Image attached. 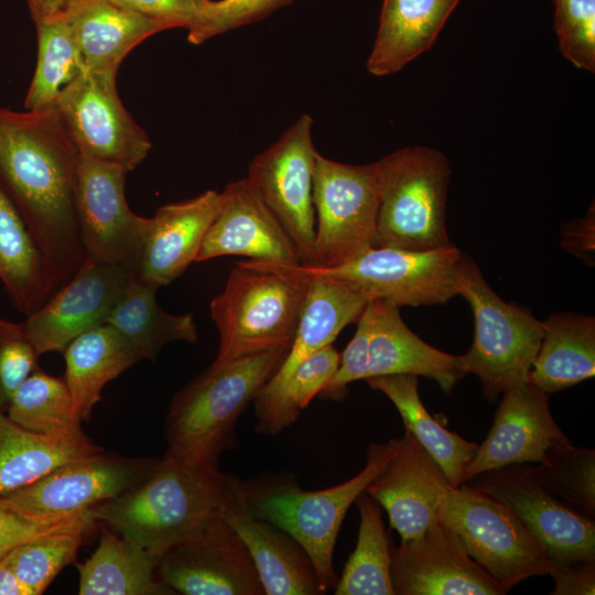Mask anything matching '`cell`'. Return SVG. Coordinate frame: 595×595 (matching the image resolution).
Listing matches in <instances>:
<instances>
[{
  "mask_svg": "<svg viewBox=\"0 0 595 595\" xmlns=\"http://www.w3.org/2000/svg\"><path fill=\"white\" fill-rule=\"evenodd\" d=\"M78 161L55 107H0V183L41 251L55 292L86 258L74 204Z\"/></svg>",
  "mask_w": 595,
  "mask_h": 595,
  "instance_id": "cell-1",
  "label": "cell"
},
{
  "mask_svg": "<svg viewBox=\"0 0 595 595\" xmlns=\"http://www.w3.org/2000/svg\"><path fill=\"white\" fill-rule=\"evenodd\" d=\"M230 478L219 469L196 468L165 454L144 482L93 507L90 515L159 558L221 516Z\"/></svg>",
  "mask_w": 595,
  "mask_h": 595,
  "instance_id": "cell-2",
  "label": "cell"
},
{
  "mask_svg": "<svg viewBox=\"0 0 595 595\" xmlns=\"http://www.w3.org/2000/svg\"><path fill=\"white\" fill-rule=\"evenodd\" d=\"M288 350L275 349L213 361L173 397L164 423L166 455L196 468L219 469L236 446L239 416L272 376Z\"/></svg>",
  "mask_w": 595,
  "mask_h": 595,
  "instance_id": "cell-3",
  "label": "cell"
},
{
  "mask_svg": "<svg viewBox=\"0 0 595 595\" xmlns=\"http://www.w3.org/2000/svg\"><path fill=\"white\" fill-rule=\"evenodd\" d=\"M394 451V439L372 443L361 472L321 490H303L286 476L241 480L242 496L250 512L288 532L305 550L324 594L338 581L333 556L345 515L386 467Z\"/></svg>",
  "mask_w": 595,
  "mask_h": 595,
  "instance_id": "cell-4",
  "label": "cell"
},
{
  "mask_svg": "<svg viewBox=\"0 0 595 595\" xmlns=\"http://www.w3.org/2000/svg\"><path fill=\"white\" fill-rule=\"evenodd\" d=\"M307 285L309 277L300 266L281 268L251 260L238 262L209 306L219 333L215 361L288 350L298 328Z\"/></svg>",
  "mask_w": 595,
  "mask_h": 595,
  "instance_id": "cell-5",
  "label": "cell"
},
{
  "mask_svg": "<svg viewBox=\"0 0 595 595\" xmlns=\"http://www.w3.org/2000/svg\"><path fill=\"white\" fill-rule=\"evenodd\" d=\"M376 246L423 251L451 244L445 224L451 167L432 148H401L376 162Z\"/></svg>",
  "mask_w": 595,
  "mask_h": 595,
  "instance_id": "cell-6",
  "label": "cell"
},
{
  "mask_svg": "<svg viewBox=\"0 0 595 595\" xmlns=\"http://www.w3.org/2000/svg\"><path fill=\"white\" fill-rule=\"evenodd\" d=\"M457 294L474 314V340L457 356L464 376H477L484 397L494 401L505 390L526 383L543 335L542 322L529 309L502 301L477 264L463 257Z\"/></svg>",
  "mask_w": 595,
  "mask_h": 595,
  "instance_id": "cell-7",
  "label": "cell"
},
{
  "mask_svg": "<svg viewBox=\"0 0 595 595\" xmlns=\"http://www.w3.org/2000/svg\"><path fill=\"white\" fill-rule=\"evenodd\" d=\"M397 374L432 379L445 392L463 378L457 356L421 339L402 321L399 307L372 299L357 320L338 368L317 396L340 400L353 381Z\"/></svg>",
  "mask_w": 595,
  "mask_h": 595,
  "instance_id": "cell-8",
  "label": "cell"
},
{
  "mask_svg": "<svg viewBox=\"0 0 595 595\" xmlns=\"http://www.w3.org/2000/svg\"><path fill=\"white\" fill-rule=\"evenodd\" d=\"M437 519L505 594L523 580L549 572L541 544L518 516L470 485H450Z\"/></svg>",
  "mask_w": 595,
  "mask_h": 595,
  "instance_id": "cell-9",
  "label": "cell"
},
{
  "mask_svg": "<svg viewBox=\"0 0 595 595\" xmlns=\"http://www.w3.org/2000/svg\"><path fill=\"white\" fill-rule=\"evenodd\" d=\"M312 195L316 226L310 267H336L376 246L379 209L376 162L340 163L317 152Z\"/></svg>",
  "mask_w": 595,
  "mask_h": 595,
  "instance_id": "cell-10",
  "label": "cell"
},
{
  "mask_svg": "<svg viewBox=\"0 0 595 595\" xmlns=\"http://www.w3.org/2000/svg\"><path fill=\"white\" fill-rule=\"evenodd\" d=\"M463 257L452 242L423 251L370 247L336 267L300 268L307 274L345 281L371 300L400 309L443 304L456 295Z\"/></svg>",
  "mask_w": 595,
  "mask_h": 595,
  "instance_id": "cell-11",
  "label": "cell"
},
{
  "mask_svg": "<svg viewBox=\"0 0 595 595\" xmlns=\"http://www.w3.org/2000/svg\"><path fill=\"white\" fill-rule=\"evenodd\" d=\"M313 119L303 113L250 162L248 184L280 221L300 255L312 266L315 239L313 171L317 151Z\"/></svg>",
  "mask_w": 595,
  "mask_h": 595,
  "instance_id": "cell-12",
  "label": "cell"
},
{
  "mask_svg": "<svg viewBox=\"0 0 595 595\" xmlns=\"http://www.w3.org/2000/svg\"><path fill=\"white\" fill-rule=\"evenodd\" d=\"M128 173L79 153L74 204L86 256L137 273L151 218L130 209L125 195Z\"/></svg>",
  "mask_w": 595,
  "mask_h": 595,
  "instance_id": "cell-13",
  "label": "cell"
},
{
  "mask_svg": "<svg viewBox=\"0 0 595 595\" xmlns=\"http://www.w3.org/2000/svg\"><path fill=\"white\" fill-rule=\"evenodd\" d=\"M116 77L84 71L62 90L55 109L80 154L131 172L152 143L125 108Z\"/></svg>",
  "mask_w": 595,
  "mask_h": 595,
  "instance_id": "cell-14",
  "label": "cell"
},
{
  "mask_svg": "<svg viewBox=\"0 0 595 595\" xmlns=\"http://www.w3.org/2000/svg\"><path fill=\"white\" fill-rule=\"evenodd\" d=\"M472 480V487L518 516L541 544L549 570L554 565L595 561L594 519L575 512L551 494L534 475L532 466L511 464L485 472Z\"/></svg>",
  "mask_w": 595,
  "mask_h": 595,
  "instance_id": "cell-15",
  "label": "cell"
},
{
  "mask_svg": "<svg viewBox=\"0 0 595 595\" xmlns=\"http://www.w3.org/2000/svg\"><path fill=\"white\" fill-rule=\"evenodd\" d=\"M160 461L101 452L63 464L0 501L31 516L77 515L137 487Z\"/></svg>",
  "mask_w": 595,
  "mask_h": 595,
  "instance_id": "cell-16",
  "label": "cell"
},
{
  "mask_svg": "<svg viewBox=\"0 0 595 595\" xmlns=\"http://www.w3.org/2000/svg\"><path fill=\"white\" fill-rule=\"evenodd\" d=\"M156 574L185 595H262L249 551L220 516L196 537L159 556Z\"/></svg>",
  "mask_w": 595,
  "mask_h": 595,
  "instance_id": "cell-17",
  "label": "cell"
},
{
  "mask_svg": "<svg viewBox=\"0 0 595 595\" xmlns=\"http://www.w3.org/2000/svg\"><path fill=\"white\" fill-rule=\"evenodd\" d=\"M131 274L86 256L76 274L28 315L24 323L37 353H63L77 336L105 324Z\"/></svg>",
  "mask_w": 595,
  "mask_h": 595,
  "instance_id": "cell-18",
  "label": "cell"
},
{
  "mask_svg": "<svg viewBox=\"0 0 595 595\" xmlns=\"http://www.w3.org/2000/svg\"><path fill=\"white\" fill-rule=\"evenodd\" d=\"M398 595H501L502 588L439 521L390 548Z\"/></svg>",
  "mask_w": 595,
  "mask_h": 595,
  "instance_id": "cell-19",
  "label": "cell"
},
{
  "mask_svg": "<svg viewBox=\"0 0 595 595\" xmlns=\"http://www.w3.org/2000/svg\"><path fill=\"white\" fill-rule=\"evenodd\" d=\"M221 256H244L270 267L302 266L295 245L246 178L228 183L221 192L195 262Z\"/></svg>",
  "mask_w": 595,
  "mask_h": 595,
  "instance_id": "cell-20",
  "label": "cell"
},
{
  "mask_svg": "<svg viewBox=\"0 0 595 595\" xmlns=\"http://www.w3.org/2000/svg\"><path fill=\"white\" fill-rule=\"evenodd\" d=\"M502 393L487 436L465 466L463 484L507 465L542 463L554 443L570 441L551 414L549 393L529 382Z\"/></svg>",
  "mask_w": 595,
  "mask_h": 595,
  "instance_id": "cell-21",
  "label": "cell"
},
{
  "mask_svg": "<svg viewBox=\"0 0 595 595\" xmlns=\"http://www.w3.org/2000/svg\"><path fill=\"white\" fill-rule=\"evenodd\" d=\"M304 274L309 277V285L293 342L253 400L257 426L269 416L299 365L331 345L345 326L357 322L371 300L367 293L345 281Z\"/></svg>",
  "mask_w": 595,
  "mask_h": 595,
  "instance_id": "cell-22",
  "label": "cell"
},
{
  "mask_svg": "<svg viewBox=\"0 0 595 595\" xmlns=\"http://www.w3.org/2000/svg\"><path fill=\"white\" fill-rule=\"evenodd\" d=\"M394 443L393 456L365 491L383 507L401 540H407L439 521L437 511L451 484L409 431Z\"/></svg>",
  "mask_w": 595,
  "mask_h": 595,
  "instance_id": "cell-23",
  "label": "cell"
},
{
  "mask_svg": "<svg viewBox=\"0 0 595 595\" xmlns=\"http://www.w3.org/2000/svg\"><path fill=\"white\" fill-rule=\"evenodd\" d=\"M221 517L247 547L264 594H324L305 550L288 532L250 512L241 480L235 476L230 478Z\"/></svg>",
  "mask_w": 595,
  "mask_h": 595,
  "instance_id": "cell-24",
  "label": "cell"
},
{
  "mask_svg": "<svg viewBox=\"0 0 595 595\" xmlns=\"http://www.w3.org/2000/svg\"><path fill=\"white\" fill-rule=\"evenodd\" d=\"M221 204V192L207 190L181 202L160 206L151 217L141 263L136 273L160 288L195 262L204 236Z\"/></svg>",
  "mask_w": 595,
  "mask_h": 595,
  "instance_id": "cell-25",
  "label": "cell"
},
{
  "mask_svg": "<svg viewBox=\"0 0 595 595\" xmlns=\"http://www.w3.org/2000/svg\"><path fill=\"white\" fill-rule=\"evenodd\" d=\"M61 13L72 26L87 72L117 74L138 44L163 31L113 0H71Z\"/></svg>",
  "mask_w": 595,
  "mask_h": 595,
  "instance_id": "cell-26",
  "label": "cell"
},
{
  "mask_svg": "<svg viewBox=\"0 0 595 595\" xmlns=\"http://www.w3.org/2000/svg\"><path fill=\"white\" fill-rule=\"evenodd\" d=\"M461 0H383L367 69L392 75L428 51Z\"/></svg>",
  "mask_w": 595,
  "mask_h": 595,
  "instance_id": "cell-27",
  "label": "cell"
},
{
  "mask_svg": "<svg viewBox=\"0 0 595 595\" xmlns=\"http://www.w3.org/2000/svg\"><path fill=\"white\" fill-rule=\"evenodd\" d=\"M542 326V339L527 382L551 394L594 377V316L556 313Z\"/></svg>",
  "mask_w": 595,
  "mask_h": 595,
  "instance_id": "cell-28",
  "label": "cell"
},
{
  "mask_svg": "<svg viewBox=\"0 0 595 595\" xmlns=\"http://www.w3.org/2000/svg\"><path fill=\"white\" fill-rule=\"evenodd\" d=\"M159 558L105 524L96 550L75 563L80 595H169L156 574Z\"/></svg>",
  "mask_w": 595,
  "mask_h": 595,
  "instance_id": "cell-29",
  "label": "cell"
},
{
  "mask_svg": "<svg viewBox=\"0 0 595 595\" xmlns=\"http://www.w3.org/2000/svg\"><path fill=\"white\" fill-rule=\"evenodd\" d=\"M63 354L64 379L82 422L90 420L105 386L140 360L132 346L106 323L77 336Z\"/></svg>",
  "mask_w": 595,
  "mask_h": 595,
  "instance_id": "cell-30",
  "label": "cell"
},
{
  "mask_svg": "<svg viewBox=\"0 0 595 595\" xmlns=\"http://www.w3.org/2000/svg\"><path fill=\"white\" fill-rule=\"evenodd\" d=\"M104 452L87 435L54 437L29 431L0 412V498L63 464Z\"/></svg>",
  "mask_w": 595,
  "mask_h": 595,
  "instance_id": "cell-31",
  "label": "cell"
},
{
  "mask_svg": "<svg viewBox=\"0 0 595 595\" xmlns=\"http://www.w3.org/2000/svg\"><path fill=\"white\" fill-rule=\"evenodd\" d=\"M158 289L132 273L106 320L132 346L140 360H154L171 342L195 343L198 337L194 315L164 311L156 301Z\"/></svg>",
  "mask_w": 595,
  "mask_h": 595,
  "instance_id": "cell-32",
  "label": "cell"
},
{
  "mask_svg": "<svg viewBox=\"0 0 595 595\" xmlns=\"http://www.w3.org/2000/svg\"><path fill=\"white\" fill-rule=\"evenodd\" d=\"M371 389L385 393L398 409L404 428L436 463L454 487L463 484L465 466L473 458L477 444L445 429L435 421L422 403L418 377L387 375L366 379Z\"/></svg>",
  "mask_w": 595,
  "mask_h": 595,
  "instance_id": "cell-33",
  "label": "cell"
},
{
  "mask_svg": "<svg viewBox=\"0 0 595 595\" xmlns=\"http://www.w3.org/2000/svg\"><path fill=\"white\" fill-rule=\"evenodd\" d=\"M0 280L14 306L26 315L55 293L45 260L1 183Z\"/></svg>",
  "mask_w": 595,
  "mask_h": 595,
  "instance_id": "cell-34",
  "label": "cell"
},
{
  "mask_svg": "<svg viewBox=\"0 0 595 595\" xmlns=\"http://www.w3.org/2000/svg\"><path fill=\"white\" fill-rule=\"evenodd\" d=\"M355 502L360 519L357 543L334 587V594L393 595L391 547L380 505L366 491Z\"/></svg>",
  "mask_w": 595,
  "mask_h": 595,
  "instance_id": "cell-35",
  "label": "cell"
},
{
  "mask_svg": "<svg viewBox=\"0 0 595 595\" xmlns=\"http://www.w3.org/2000/svg\"><path fill=\"white\" fill-rule=\"evenodd\" d=\"M37 56L24 109L54 108L62 90L85 71L71 24L56 14L35 24Z\"/></svg>",
  "mask_w": 595,
  "mask_h": 595,
  "instance_id": "cell-36",
  "label": "cell"
},
{
  "mask_svg": "<svg viewBox=\"0 0 595 595\" xmlns=\"http://www.w3.org/2000/svg\"><path fill=\"white\" fill-rule=\"evenodd\" d=\"M6 414L18 425L54 437L85 436L64 378L34 370L15 390Z\"/></svg>",
  "mask_w": 595,
  "mask_h": 595,
  "instance_id": "cell-37",
  "label": "cell"
},
{
  "mask_svg": "<svg viewBox=\"0 0 595 595\" xmlns=\"http://www.w3.org/2000/svg\"><path fill=\"white\" fill-rule=\"evenodd\" d=\"M97 522L90 509L72 524L13 548L6 560L32 595L43 594L77 552Z\"/></svg>",
  "mask_w": 595,
  "mask_h": 595,
  "instance_id": "cell-38",
  "label": "cell"
},
{
  "mask_svg": "<svg viewBox=\"0 0 595 595\" xmlns=\"http://www.w3.org/2000/svg\"><path fill=\"white\" fill-rule=\"evenodd\" d=\"M540 483L575 512L595 516V451L571 441L554 443L542 463L532 467Z\"/></svg>",
  "mask_w": 595,
  "mask_h": 595,
  "instance_id": "cell-39",
  "label": "cell"
},
{
  "mask_svg": "<svg viewBox=\"0 0 595 595\" xmlns=\"http://www.w3.org/2000/svg\"><path fill=\"white\" fill-rule=\"evenodd\" d=\"M340 353L331 344L302 361L291 375L273 410L257 426L262 434H278L292 425L338 368Z\"/></svg>",
  "mask_w": 595,
  "mask_h": 595,
  "instance_id": "cell-40",
  "label": "cell"
},
{
  "mask_svg": "<svg viewBox=\"0 0 595 595\" xmlns=\"http://www.w3.org/2000/svg\"><path fill=\"white\" fill-rule=\"evenodd\" d=\"M560 51L576 67L595 69V0H554Z\"/></svg>",
  "mask_w": 595,
  "mask_h": 595,
  "instance_id": "cell-41",
  "label": "cell"
},
{
  "mask_svg": "<svg viewBox=\"0 0 595 595\" xmlns=\"http://www.w3.org/2000/svg\"><path fill=\"white\" fill-rule=\"evenodd\" d=\"M37 353L25 323L0 317V412L21 383L39 368Z\"/></svg>",
  "mask_w": 595,
  "mask_h": 595,
  "instance_id": "cell-42",
  "label": "cell"
},
{
  "mask_svg": "<svg viewBox=\"0 0 595 595\" xmlns=\"http://www.w3.org/2000/svg\"><path fill=\"white\" fill-rule=\"evenodd\" d=\"M293 0H212L201 28L187 35L192 44L205 41L234 29L257 22Z\"/></svg>",
  "mask_w": 595,
  "mask_h": 595,
  "instance_id": "cell-43",
  "label": "cell"
},
{
  "mask_svg": "<svg viewBox=\"0 0 595 595\" xmlns=\"http://www.w3.org/2000/svg\"><path fill=\"white\" fill-rule=\"evenodd\" d=\"M158 23L163 31L182 28L187 35L203 24L212 0H113Z\"/></svg>",
  "mask_w": 595,
  "mask_h": 595,
  "instance_id": "cell-44",
  "label": "cell"
},
{
  "mask_svg": "<svg viewBox=\"0 0 595 595\" xmlns=\"http://www.w3.org/2000/svg\"><path fill=\"white\" fill-rule=\"evenodd\" d=\"M87 511L71 516L40 517L19 512L0 501V560L17 545L65 528Z\"/></svg>",
  "mask_w": 595,
  "mask_h": 595,
  "instance_id": "cell-45",
  "label": "cell"
},
{
  "mask_svg": "<svg viewBox=\"0 0 595 595\" xmlns=\"http://www.w3.org/2000/svg\"><path fill=\"white\" fill-rule=\"evenodd\" d=\"M555 595H588L595 592V561L551 566Z\"/></svg>",
  "mask_w": 595,
  "mask_h": 595,
  "instance_id": "cell-46",
  "label": "cell"
},
{
  "mask_svg": "<svg viewBox=\"0 0 595 595\" xmlns=\"http://www.w3.org/2000/svg\"><path fill=\"white\" fill-rule=\"evenodd\" d=\"M594 219L586 217L584 220L571 223L563 228L562 246L575 255L583 256L594 248Z\"/></svg>",
  "mask_w": 595,
  "mask_h": 595,
  "instance_id": "cell-47",
  "label": "cell"
},
{
  "mask_svg": "<svg viewBox=\"0 0 595 595\" xmlns=\"http://www.w3.org/2000/svg\"><path fill=\"white\" fill-rule=\"evenodd\" d=\"M0 595H32L4 556L0 560Z\"/></svg>",
  "mask_w": 595,
  "mask_h": 595,
  "instance_id": "cell-48",
  "label": "cell"
},
{
  "mask_svg": "<svg viewBox=\"0 0 595 595\" xmlns=\"http://www.w3.org/2000/svg\"><path fill=\"white\" fill-rule=\"evenodd\" d=\"M71 0H25L34 24L60 14Z\"/></svg>",
  "mask_w": 595,
  "mask_h": 595,
  "instance_id": "cell-49",
  "label": "cell"
}]
</instances>
